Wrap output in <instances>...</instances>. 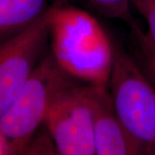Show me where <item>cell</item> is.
Masks as SVG:
<instances>
[{"label": "cell", "mask_w": 155, "mask_h": 155, "mask_svg": "<svg viewBox=\"0 0 155 155\" xmlns=\"http://www.w3.org/2000/svg\"><path fill=\"white\" fill-rule=\"evenodd\" d=\"M19 155H61L44 125L39 129Z\"/></svg>", "instance_id": "obj_10"}, {"label": "cell", "mask_w": 155, "mask_h": 155, "mask_svg": "<svg viewBox=\"0 0 155 155\" xmlns=\"http://www.w3.org/2000/svg\"><path fill=\"white\" fill-rule=\"evenodd\" d=\"M49 53L78 83L108 90L115 44L97 19L74 6H50Z\"/></svg>", "instance_id": "obj_1"}, {"label": "cell", "mask_w": 155, "mask_h": 155, "mask_svg": "<svg viewBox=\"0 0 155 155\" xmlns=\"http://www.w3.org/2000/svg\"><path fill=\"white\" fill-rule=\"evenodd\" d=\"M78 82L61 70L49 51L36 66L14 103L0 118V139L5 155H19L44 125L54 101Z\"/></svg>", "instance_id": "obj_2"}, {"label": "cell", "mask_w": 155, "mask_h": 155, "mask_svg": "<svg viewBox=\"0 0 155 155\" xmlns=\"http://www.w3.org/2000/svg\"><path fill=\"white\" fill-rule=\"evenodd\" d=\"M48 11L31 26L0 43V118L48 53Z\"/></svg>", "instance_id": "obj_5"}, {"label": "cell", "mask_w": 155, "mask_h": 155, "mask_svg": "<svg viewBox=\"0 0 155 155\" xmlns=\"http://www.w3.org/2000/svg\"><path fill=\"white\" fill-rule=\"evenodd\" d=\"M88 3L104 17L120 20L129 28L136 23L132 12L131 0H87Z\"/></svg>", "instance_id": "obj_9"}, {"label": "cell", "mask_w": 155, "mask_h": 155, "mask_svg": "<svg viewBox=\"0 0 155 155\" xmlns=\"http://www.w3.org/2000/svg\"><path fill=\"white\" fill-rule=\"evenodd\" d=\"M143 155H155V146H152L150 147H147L144 152Z\"/></svg>", "instance_id": "obj_12"}, {"label": "cell", "mask_w": 155, "mask_h": 155, "mask_svg": "<svg viewBox=\"0 0 155 155\" xmlns=\"http://www.w3.org/2000/svg\"><path fill=\"white\" fill-rule=\"evenodd\" d=\"M145 151L116 119L108 90L100 91L96 108L95 155H143Z\"/></svg>", "instance_id": "obj_6"}, {"label": "cell", "mask_w": 155, "mask_h": 155, "mask_svg": "<svg viewBox=\"0 0 155 155\" xmlns=\"http://www.w3.org/2000/svg\"><path fill=\"white\" fill-rule=\"evenodd\" d=\"M49 8L48 0H0V43L31 26Z\"/></svg>", "instance_id": "obj_7"}, {"label": "cell", "mask_w": 155, "mask_h": 155, "mask_svg": "<svg viewBox=\"0 0 155 155\" xmlns=\"http://www.w3.org/2000/svg\"><path fill=\"white\" fill-rule=\"evenodd\" d=\"M5 147L3 144L2 140L0 139V155H5Z\"/></svg>", "instance_id": "obj_13"}, {"label": "cell", "mask_w": 155, "mask_h": 155, "mask_svg": "<svg viewBox=\"0 0 155 155\" xmlns=\"http://www.w3.org/2000/svg\"><path fill=\"white\" fill-rule=\"evenodd\" d=\"M100 91L77 84L62 91L54 101L44 127L61 155H95L96 108Z\"/></svg>", "instance_id": "obj_4"}, {"label": "cell", "mask_w": 155, "mask_h": 155, "mask_svg": "<svg viewBox=\"0 0 155 155\" xmlns=\"http://www.w3.org/2000/svg\"><path fill=\"white\" fill-rule=\"evenodd\" d=\"M131 2L147 22L146 33L155 48V0H131Z\"/></svg>", "instance_id": "obj_11"}, {"label": "cell", "mask_w": 155, "mask_h": 155, "mask_svg": "<svg viewBox=\"0 0 155 155\" xmlns=\"http://www.w3.org/2000/svg\"><path fill=\"white\" fill-rule=\"evenodd\" d=\"M108 93L116 119L145 150L155 146V87L135 58L115 44Z\"/></svg>", "instance_id": "obj_3"}, {"label": "cell", "mask_w": 155, "mask_h": 155, "mask_svg": "<svg viewBox=\"0 0 155 155\" xmlns=\"http://www.w3.org/2000/svg\"><path fill=\"white\" fill-rule=\"evenodd\" d=\"M130 28L134 43V54L139 66L155 87V48L136 22Z\"/></svg>", "instance_id": "obj_8"}]
</instances>
